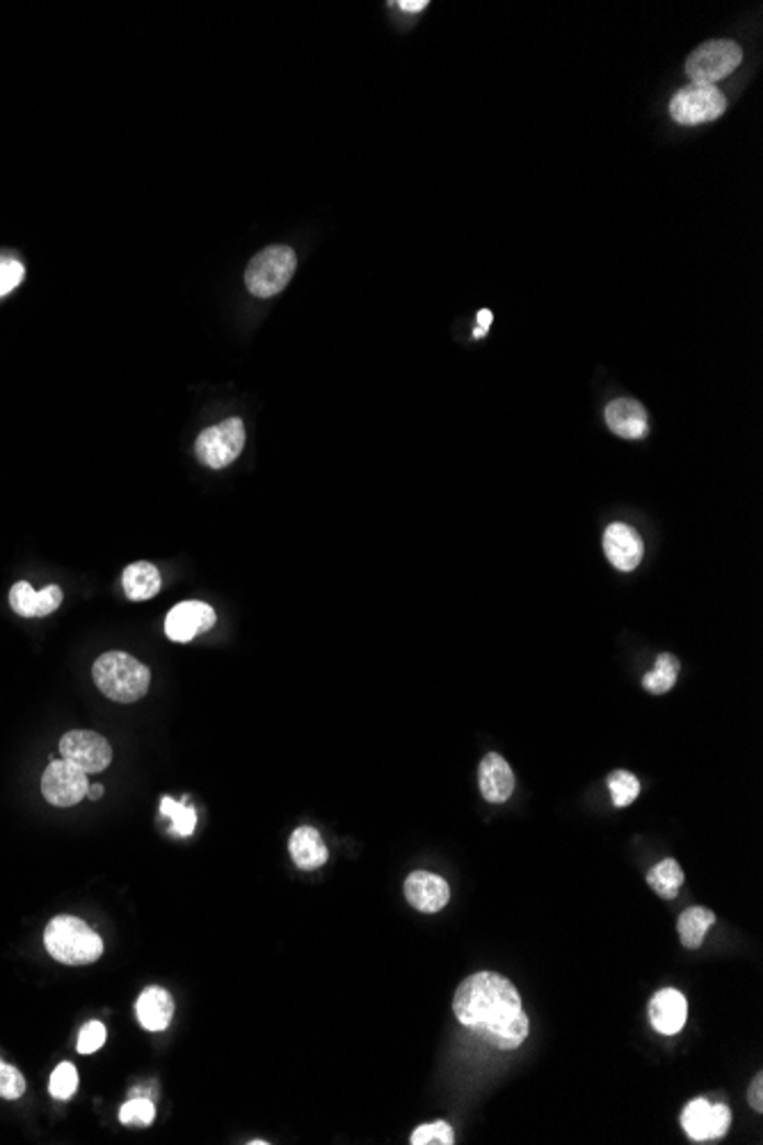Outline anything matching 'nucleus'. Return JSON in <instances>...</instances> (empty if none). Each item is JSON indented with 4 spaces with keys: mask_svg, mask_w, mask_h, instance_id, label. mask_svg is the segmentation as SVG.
I'll use <instances>...</instances> for the list:
<instances>
[{
    "mask_svg": "<svg viewBox=\"0 0 763 1145\" xmlns=\"http://www.w3.org/2000/svg\"><path fill=\"white\" fill-rule=\"evenodd\" d=\"M453 1013L459 1024L501 1052H512L528 1039V1016L520 990L497 972L467 976L455 990Z\"/></svg>",
    "mask_w": 763,
    "mask_h": 1145,
    "instance_id": "nucleus-1",
    "label": "nucleus"
},
{
    "mask_svg": "<svg viewBox=\"0 0 763 1145\" xmlns=\"http://www.w3.org/2000/svg\"><path fill=\"white\" fill-rule=\"evenodd\" d=\"M94 684L99 691L122 704L138 702L147 695L151 672L138 659L126 651H105L92 668Z\"/></svg>",
    "mask_w": 763,
    "mask_h": 1145,
    "instance_id": "nucleus-2",
    "label": "nucleus"
},
{
    "mask_svg": "<svg viewBox=\"0 0 763 1145\" xmlns=\"http://www.w3.org/2000/svg\"><path fill=\"white\" fill-rule=\"evenodd\" d=\"M44 944L50 956L65 965H90L103 953V940L83 919L69 915L48 921Z\"/></svg>",
    "mask_w": 763,
    "mask_h": 1145,
    "instance_id": "nucleus-3",
    "label": "nucleus"
},
{
    "mask_svg": "<svg viewBox=\"0 0 763 1145\" xmlns=\"http://www.w3.org/2000/svg\"><path fill=\"white\" fill-rule=\"evenodd\" d=\"M297 259L288 245H270L250 261L244 270V284L257 297H275L288 286Z\"/></svg>",
    "mask_w": 763,
    "mask_h": 1145,
    "instance_id": "nucleus-4",
    "label": "nucleus"
},
{
    "mask_svg": "<svg viewBox=\"0 0 763 1145\" xmlns=\"http://www.w3.org/2000/svg\"><path fill=\"white\" fill-rule=\"evenodd\" d=\"M741 60H743V50L736 42H729V39L704 42L688 56L686 73L693 83L716 86L718 80L731 76V71L739 69Z\"/></svg>",
    "mask_w": 763,
    "mask_h": 1145,
    "instance_id": "nucleus-5",
    "label": "nucleus"
},
{
    "mask_svg": "<svg viewBox=\"0 0 763 1145\" xmlns=\"http://www.w3.org/2000/svg\"><path fill=\"white\" fill-rule=\"evenodd\" d=\"M727 107L725 94L716 86L691 83L681 88L670 101V117L676 124L697 126L718 120Z\"/></svg>",
    "mask_w": 763,
    "mask_h": 1145,
    "instance_id": "nucleus-6",
    "label": "nucleus"
},
{
    "mask_svg": "<svg viewBox=\"0 0 763 1145\" xmlns=\"http://www.w3.org/2000/svg\"><path fill=\"white\" fill-rule=\"evenodd\" d=\"M242 446H244L242 421L227 419L223 423L204 430L197 438L195 451H197V457L202 460V465H206L210 469H225L231 465L234 460H238V455L242 453Z\"/></svg>",
    "mask_w": 763,
    "mask_h": 1145,
    "instance_id": "nucleus-7",
    "label": "nucleus"
},
{
    "mask_svg": "<svg viewBox=\"0 0 763 1145\" xmlns=\"http://www.w3.org/2000/svg\"><path fill=\"white\" fill-rule=\"evenodd\" d=\"M88 773L67 759H53L42 775V794L56 807H71L88 796Z\"/></svg>",
    "mask_w": 763,
    "mask_h": 1145,
    "instance_id": "nucleus-8",
    "label": "nucleus"
},
{
    "mask_svg": "<svg viewBox=\"0 0 763 1145\" xmlns=\"http://www.w3.org/2000/svg\"><path fill=\"white\" fill-rule=\"evenodd\" d=\"M60 752L62 759H67L76 769L88 775L105 771L113 761V748L107 744V739L88 729H76L65 734L60 741Z\"/></svg>",
    "mask_w": 763,
    "mask_h": 1145,
    "instance_id": "nucleus-9",
    "label": "nucleus"
},
{
    "mask_svg": "<svg viewBox=\"0 0 763 1145\" xmlns=\"http://www.w3.org/2000/svg\"><path fill=\"white\" fill-rule=\"evenodd\" d=\"M681 1127L697 1143L718 1141L731 1127V1109L722 1102L711 1104L704 1098L691 1100L681 1113Z\"/></svg>",
    "mask_w": 763,
    "mask_h": 1145,
    "instance_id": "nucleus-10",
    "label": "nucleus"
},
{
    "mask_svg": "<svg viewBox=\"0 0 763 1145\" xmlns=\"http://www.w3.org/2000/svg\"><path fill=\"white\" fill-rule=\"evenodd\" d=\"M215 624V611L204 602H183L176 604L168 620L166 634L174 643H190L195 636L208 632Z\"/></svg>",
    "mask_w": 763,
    "mask_h": 1145,
    "instance_id": "nucleus-11",
    "label": "nucleus"
},
{
    "mask_svg": "<svg viewBox=\"0 0 763 1145\" xmlns=\"http://www.w3.org/2000/svg\"><path fill=\"white\" fill-rule=\"evenodd\" d=\"M405 896H407V902L412 904V908H417L419 912L432 915V912H440L446 908L448 898H451V887L437 874H430V871H414V874H410L405 881Z\"/></svg>",
    "mask_w": 763,
    "mask_h": 1145,
    "instance_id": "nucleus-12",
    "label": "nucleus"
},
{
    "mask_svg": "<svg viewBox=\"0 0 763 1145\" xmlns=\"http://www.w3.org/2000/svg\"><path fill=\"white\" fill-rule=\"evenodd\" d=\"M604 552L615 569L634 571L642 560L645 544L631 526L615 522L604 533Z\"/></svg>",
    "mask_w": 763,
    "mask_h": 1145,
    "instance_id": "nucleus-13",
    "label": "nucleus"
},
{
    "mask_svg": "<svg viewBox=\"0 0 763 1145\" xmlns=\"http://www.w3.org/2000/svg\"><path fill=\"white\" fill-rule=\"evenodd\" d=\"M688 1020V1001L674 988L659 990L649 1001V1022L663 1035H674Z\"/></svg>",
    "mask_w": 763,
    "mask_h": 1145,
    "instance_id": "nucleus-14",
    "label": "nucleus"
},
{
    "mask_svg": "<svg viewBox=\"0 0 763 1145\" xmlns=\"http://www.w3.org/2000/svg\"><path fill=\"white\" fill-rule=\"evenodd\" d=\"M62 604V590L58 586H46L44 590H33L29 581H19L10 590V606L21 617H44L58 611Z\"/></svg>",
    "mask_w": 763,
    "mask_h": 1145,
    "instance_id": "nucleus-15",
    "label": "nucleus"
},
{
    "mask_svg": "<svg viewBox=\"0 0 763 1145\" xmlns=\"http://www.w3.org/2000/svg\"><path fill=\"white\" fill-rule=\"evenodd\" d=\"M478 782H480L482 798L489 803H505L514 792V773L510 769V763L497 752H489L482 759L480 771H478Z\"/></svg>",
    "mask_w": 763,
    "mask_h": 1145,
    "instance_id": "nucleus-16",
    "label": "nucleus"
},
{
    "mask_svg": "<svg viewBox=\"0 0 763 1145\" xmlns=\"http://www.w3.org/2000/svg\"><path fill=\"white\" fill-rule=\"evenodd\" d=\"M606 423L622 440L647 438V410L634 398H617L606 407Z\"/></svg>",
    "mask_w": 763,
    "mask_h": 1145,
    "instance_id": "nucleus-17",
    "label": "nucleus"
},
{
    "mask_svg": "<svg viewBox=\"0 0 763 1145\" xmlns=\"http://www.w3.org/2000/svg\"><path fill=\"white\" fill-rule=\"evenodd\" d=\"M288 851H291L293 862L305 871L320 869L327 860H330V851H327L320 832L309 826L293 830V835L288 839Z\"/></svg>",
    "mask_w": 763,
    "mask_h": 1145,
    "instance_id": "nucleus-18",
    "label": "nucleus"
},
{
    "mask_svg": "<svg viewBox=\"0 0 763 1145\" xmlns=\"http://www.w3.org/2000/svg\"><path fill=\"white\" fill-rule=\"evenodd\" d=\"M135 1013H138V1020L147 1031H162L172 1022L174 1001L168 990L147 988L138 1004H135Z\"/></svg>",
    "mask_w": 763,
    "mask_h": 1145,
    "instance_id": "nucleus-19",
    "label": "nucleus"
},
{
    "mask_svg": "<svg viewBox=\"0 0 763 1145\" xmlns=\"http://www.w3.org/2000/svg\"><path fill=\"white\" fill-rule=\"evenodd\" d=\"M160 575L151 563H133L124 569V590L130 602H147L160 590Z\"/></svg>",
    "mask_w": 763,
    "mask_h": 1145,
    "instance_id": "nucleus-20",
    "label": "nucleus"
},
{
    "mask_svg": "<svg viewBox=\"0 0 763 1145\" xmlns=\"http://www.w3.org/2000/svg\"><path fill=\"white\" fill-rule=\"evenodd\" d=\"M714 923H716L714 910H706L699 906L684 910L676 919L681 944H684L686 949H699L704 944L706 933L714 929Z\"/></svg>",
    "mask_w": 763,
    "mask_h": 1145,
    "instance_id": "nucleus-21",
    "label": "nucleus"
},
{
    "mask_svg": "<svg viewBox=\"0 0 763 1145\" xmlns=\"http://www.w3.org/2000/svg\"><path fill=\"white\" fill-rule=\"evenodd\" d=\"M647 885L661 898H665V902H672V898L679 896L681 885H684V871H681L676 860L668 858L657 866H651L647 874Z\"/></svg>",
    "mask_w": 763,
    "mask_h": 1145,
    "instance_id": "nucleus-22",
    "label": "nucleus"
},
{
    "mask_svg": "<svg viewBox=\"0 0 763 1145\" xmlns=\"http://www.w3.org/2000/svg\"><path fill=\"white\" fill-rule=\"evenodd\" d=\"M676 677H679V659L672 657V654H661L653 670L642 677V687H645V691H649L653 695H663L674 687Z\"/></svg>",
    "mask_w": 763,
    "mask_h": 1145,
    "instance_id": "nucleus-23",
    "label": "nucleus"
},
{
    "mask_svg": "<svg viewBox=\"0 0 763 1145\" xmlns=\"http://www.w3.org/2000/svg\"><path fill=\"white\" fill-rule=\"evenodd\" d=\"M160 814L168 816V819L172 821V832L179 835V837H190L195 832V826H197V812L195 807H190L187 803H179L170 796H166L160 801Z\"/></svg>",
    "mask_w": 763,
    "mask_h": 1145,
    "instance_id": "nucleus-24",
    "label": "nucleus"
},
{
    "mask_svg": "<svg viewBox=\"0 0 763 1145\" xmlns=\"http://www.w3.org/2000/svg\"><path fill=\"white\" fill-rule=\"evenodd\" d=\"M608 789L615 807H629L640 796V780L629 771H613L608 775Z\"/></svg>",
    "mask_w": 763,
    "mask_h": 1145,
    "instance_id": "nucleus-25",
    "label": "nucleus"
},
{
    "mask_svg": "<svg viewBox=\"0 0 763 1145\" xmlns=\"http://www.w3.org/2000/svg\"><path fill=\"white\" fill-rule=\"evenodd\" d=\"M153 1118H156V1107L149 1098H133L119 1111V1121L124 1125L147 1127L153 1123Z\"/></svg>",
    "mask_w": 763,
    "mask_h": 1145,
    "instance_id": "nucleus-26",
    "label": "nucleus"
},
{
    "mask_svg": "<svg viewBox=\"0 0 763 1145\" xmlns=\"http://www.w3.org/2000/svg\"><path fill=\"white\" fill-rule=\"evenodd\" d=\"M410 1143L412 1145H453L455 1132L448 1123L434 1121V1123H428V1125H421L419 1130H414Z\"/></svg>",
    "mask_w": 763,
    "mask_h": 1145,
    "instance_id": "nucleus-27",
    "label": "nucleus"
},
{
    "mask_svg": "<svg viewBox=\"0 0 763 1145\" xmlns=\"http://www.w3.org/2000/svg\"><path fill=\"white\" fill-rule=\"evenodd\" d=\"M50 1096L58 1100H69L76 1088H78V1073L71 1063H60V1066L50 1075Z\"/></svg>",
    "mask_w": 763,
    "mask_h": 1145,
    "instance_id": "nucleus-28",
    "label": "nucleus"
},
{
    "mask_svg": "<svg viewBox=\"0 0 763 1145\" xmlns=\"http://www.w3.org/2000/svg\"><path fill=\"white\" fill-rule=\"evenodd\" d=\"M23 1093H25L23 1075L14 1066H8L5 1061H0V1098L19 1100Z\"/></svg>",
    "mask_w": 763,
    "mask_h": 1145,
    "instance_id": "nucleus-29",
    "label": "nucleus"
},
{
    "mask_svg": "<svg viewBox=\"0 0 763 1145\" xmlns=\"http://www.w3.org/2000/svg\"><path fill=\"white\" fill-rule=\"evenodd\" d=\"M23 263L10 257H0V297L10 295L23 282Z\"/></svg>",
    "mask_w": 763,
    "mask_h": 1145,
    "instance_id": "nucleus-30",
    "label": "nucleus"
},
{
    "mask_svg": "<svg viewBox=\"0 0 763 1145\" xmlns=\"http://www.w3.org/2000/svg\"><path fill=\"white\" fill-rule=\"evenodd\" d=\"M105 1043V1027L101 1022H90L83 1027V1031H80L78 1035V1052L80 1054H92L96 1050H101V1045Z\"/></svg>",
    "mask_w": 763,
    "mask_h": 1145,
    "instance_id": "nucleus-31",
    "label": "nucleus"
},
{
    "mask_svg": "<svg viewBox=\"0 0 763 1145\" xmlns=\"http://www.w3.org/2000/svg\"><path fill=\"white\" fill-rule=\"evenodd\" d=\"M748 1100L756 1113L763 1111V1075L761 1073L752 1079V1086L748 1090Z\"/></svg>",
    "mask_w": 763,
    "mask_h": 1145,
    "instance_id": "nucleus-32",
    "label": "nucleus"
},
{
    "mask_svg": "<svg viewBox=\"0 0 763 1145\" xmlns=\"http://www.w3.org/2000/svg\"><path fill=\"white\" fill-rule=\"evenodd\" d=\"M492 320H494L492 311L480 309L478 311V327L474 330V339H482L487 335V330H489V325H492Z\"/></svg>",
    "mask_w": 763,
    "mask_h": 1145,
    "instance_id": "nucleus-33",
    "label": "nucleus"
},
{
    "mask_svg": "<svg viewBox=\"0 0 763 1145\" xmlns=\"http://www.w3.org/2000/svg\"><path fill=\"white\" fill-rule=\"evenodd\" d=\"M396 8H400L402 12H423L428 8V0H400V3H394Z\"/></svg>",
    "mask_w": 763,
    "mask_h": 1145,
    "instance_id": "nucleus-34",
    "label": "nucleus"
},
{
    "mask_svg": "<svg viewBox=\"0 0 763 1145\" xmlns=\"http://www.w3.org/2000/svg\"><path fill=\"white\" fill-rule=\"evenodd\" d=\"M101 796H103V786H101V784H92V786L88 789V798H92V801H99Z\"/></svg>",
    "mask_w": 763,
    "mask_h": 1145,
    "instance_id": "nucleus-35",
    "label": "nucleus"
}]
</instances>
